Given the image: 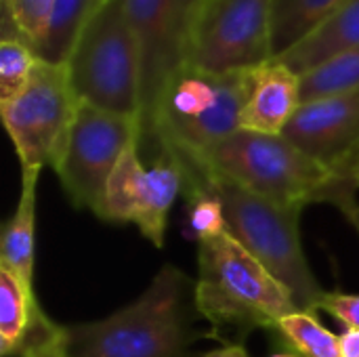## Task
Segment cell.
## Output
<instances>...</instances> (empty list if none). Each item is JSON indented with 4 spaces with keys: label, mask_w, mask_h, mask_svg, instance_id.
Returning <instances> with one entry per match:
<instances>
[{
    "label": "cell",
    "mask_w": 359,
    "mask_h": 357,
    "mask_svg": "<svg viewBox=\"0 0 359 357\" xmlns=\"http://www.w3.org/2000/svg\"><path fill=\"white\" fill-rule=\"evenodd\" d=\"M55 0H0L2 38H19L32 48L40 42Z\"/></svg>",
    "instance_id": "7402d4cb"
},
{
    "label": "cell",
    "mask_w": 359,
    "mask_h": 357,
    "mask_svg": "<svg viewBox=\"0 0 359 357\" xmlns=\"http://www.w3.org/2000/svg\"><path fill=\"white\" fill-rule=\"evenodd\" d=\"M208 175L225 179L250 194L282 206L305 208L322 202L334 173L311 160L284 135H265L240 128L208 149L185 156Z\"/></svg>",
    "instance_id": "277c9868"
},
{
    "label": "cell",
    "mask_w": 359,
    "mask_h": 357,
    "mask_svg": "<svg viewBox=\"0 0 359 357\" xmlns=\"http://www.w3.org/2000/svg\"><path fill=\"white\" fill-rule=\"evenodd\" d=\"M301 103V76L273 57L246 69V99L240 126L255 133L282 135Z\"/></svg>",
    "instance_id": "4fadbf2b"
},
{
    "label": "cell",
    "mask_w": 359,
    "mask_h": 357,
    "mask_svg": "<svg viewBox=\"0 0 359 357\" xmlns=\"http://www.w3.org/2000/svg\"><path fill=\"white\" fill-rule=\"evenodd\" d=\"M172 158L183 170V189L204 187L212 191L221 204L227 234L288 290L301 311L318 314L326 290H322L313 276L301 244L299 219L303 208L282 206L250 194L225 179L208 175L189 158Z\"/></svg>",
    "instance_id": "6da1fadb"
},
{
    "label": "cell",
    "mask_w": 359,
    "mask_h": 357,
    "mask_svg": "<svg viewBox=\"0 0 359 357\" xmlns=\"http://www.w3.org/2000/svg\"><path fill=\"white\" fill-rule=\"evenodd\" d=\"M347 0H273V53H288L318 32Z\"/></svg>",
    "instance_id": "e0dca14e"
},
{
    "label": "cell",
    "mask_w": 359,
    "mask_h": 357,
    "mask_svg": "<svg viewBox=\"0 0 359 357\" xmlns=\"http://www.w3.org/2000/svg\"><path fill=\"white\" fill-rule=\"evenodd\" d=\"M355 189L358 187L353 183L334 175L332 183L328 185V189L322 196V202L339 208L341 215L349 221V225L359 234V202L355 198Z\"/></svg>",
    "instance_id": "cb8c5ba5"
},
{
    "label": "cell",
    "mask_w": 359,
    "mask_h": 357,
    "mask_svg": "<svg viewBox=\"0 0 359 357\" xmlns=\"http://www.w3.org/2000/svg\"><path fill=\"white\" fill-rule=\"evenodd\" d=\"M105 0H55L34 53L40 61L65 65L80 34Z\"/></svg>",
    "instance_id": "2e32d148"
},
{
    "label": "cell",
    "mask_w": 359,
    "mask_h": 357,
    "mask_svg": "<svg viewBox=\"0 0 359 357\" xmlns=\"http://www.w3.org/2000/svg\"><path fill=\"white\" fill-rule=\"evenodd\" d=\"M40 170L42 168H21V196L0 238V267L13 271L29 286H34L36 187Z\"/></svg>",
    "instance_id": "5bb4252c"
},
{
    "label": "cell",
    "mask_w": 359,
    "mask_h": 357,
    "mask_svg": "<svg viewBox=\"0 0 359 357\" xmlns=\"http://www.w3.org/2000/svg\"><path fill=\"white\" fill-rule=\"evenodd\" d=\"M334 320H339L347 330H359V295H345V292H324L320 307Z\"/></svg>",
    "instance_id": "d4e9b609"
},
{
    "label": "cell",
    "mask_w": 359,
    "mask_h": 357,
    "mask_svg": "<svg viewBox=\"0 0 359 357\" xmlns=\"http://www.w3.org/2000/svg\"><path fill=\"white\" fill-rule=\"evenodd\" d=\"M246 69L210 74L183 65L164 86L145 139L160 151L196 156L240 130Z\"/></svg>",
    "instance_id": "5b68a950"
},
{
    "label": "cell",
    "mask_w": 359,
    "mask_h": 357,
    "mask_svg": "<svg viewBox=\"0 0 359 357\" xmlns=\"http://www.w3.org/2000/svg\"><path fill=\"white\" fill-rule=\"evenodd\" d=\"M359 90V46L343 50L301 76L303 101Z\"/></svg>",
    "instance_id": "d6986e66"
},
{
    "label": "cell",
    "mask_w": 359,
    "mask_h": 357,
    "mask_svg": "<svg viewBox=\"0 0 359 357\" xmlns=\"http://www.w3.org/2000/svg\"><path fill=\"white\" fill-rule=\"evenodd\" d=\"M204 357H250L248 351L242 347V345H227V347H221V349H215L210 353H206Z\"/></svg>",
    "instance_id": "83f0119b"
},
{
    "label": "cell",
    "mask_w": 359,
    "mask_h": 357,
    "mask_svg": "<svg viewBox=\"0 0 359 357\" xmlns=\"http://www.w3.org/2000/svg\"><path fill=\"white\" fill-rule=\"evenodd\" d=\"M65 67L80 103L139 118L141 55L124 0H105L97 8Z\"/></svg>",
    "instance_id": "8992f818"
},
{
    "label": "cell",
    "mask_w": 359,
    "mask_h": 357,
    "mask_svg": "<svg viewBox=\"0 0 359 357\" xmlns=\"http://www.w3.org/2000/svg\"><path fill=\"white\" fill-rule=\"evenodd\" d=\"M278 332L299 356L341 357L339 337L324 328L316 314L294 311L278 324Z\"/></svg>",
    "instance_id": "ffe728a7"
},
{
    "label": "cell",
    "mask_w": 359,
    "mask_h": 357,
    "mask_svg": "<svg viewBox=\"0 0 359 357\" xmlns=\"http://www.w3.org/2000/svg\"><path fill=\"white\" fill-rule=\"evenodd\" d=\"M38 61L27 42L19 38L0 40V103L13 99L27 86Z\"/></svg>",
    "instance_id": "603a6c76"
},
{
    "label": "cell",
    "mask_w": 359,
    "mask_h": 357,
    "mask_svg": "<svg viewBox=\"0 0 359 357\" xmlns=\"http://www.w3.org/2000/svg\"><path fill=\"white\" fill-rule=\"evenodd\" d=\"M337 177H341V179H347L349 183H353L355 187L359 189V147L358 151L334 173Z\"/></svg>",
    "instance_id": "4316f807"
},
{
    "label": "cell",
    "mask_w": 359,
    "mask_h": 357,
    "mask_svg": "<svg viewBox=\"0 0 359 357\" xmlns=\"http://www.w3.org/2000/svg\"><path fill=\"white\" fill-rule=\"evenodd\" d=\"M271 357H303V356H299L297 351H290V353H286V351H284V353H278V356H271Z\"/></svg>",
    "instance_id": "f1b7e54d"
},
{
    "label": "cell",
    "mask_w": 359,
    "mask_h": 357,
    "mask_svg": "<svg viewBox=\"0 0 359 357\" xmlns=\"http://www.w3.org/2000/svg\"><path fill=\"white\" fill-rule=\"evenodd\" d=\"M194 286L179 267L164 265L130 305L103 320L67 326L69 357H187Z\"/></svg>",
    "instance_id": "7a4b0ae2"
},
{
    "label": "cell",
    "mask_w": 359,
    "mask_h": 357,
    "mask_svg": "<svg viewBox=\"0 0 359 357\" xmlns=\"http://www.w3.org/2000/svg\"><path fill=\"white\" fill-rule=\"evenodd\" d=\"M273 57V0H198L187 65L233 74Z\"/></svg>",
    "instance_id": "ba28073f"
},
{
    "label": "cell",
    "mask_w": 359,
    "mask_h": 357,
    "mask_svg": "<svg viewBox=\"0 0 359 357\" xmlns=\"http://www.w3.org/2000/svg\"><path fill=\"white\" fill-rule=\"evenodd\" d=\"M282 135L337 173L359 147V90L303 101Z\"/></svg>",
    "instance_id": "7c38bea8"
},
{
    "label": "cell",
    "mask_w": 359,
    "mask_h": 357,
    "mask_svg": "<svg viewBox=\"0 0 359 357\" xmlns=\"http://www.w3.org/2000/svg\"><path fill=\"white\" fill-rule=\"evenodd\" d=\"M36 307L38 299L34 286L0 267V353L23 335Z\"/></svg>",
    "instance_id": "ac0fdd59"
},
{
    "label": "cell",
    "mask_w": 359,
    "mask_h": 357,
    "mask_svg": "<svg viewBox=\"0 0 359 357\" xmlns=\"http://www.w3.org/2000/svg\"><path fill=\"white\" fill-rule=\"evenodd\" d=\"M2 357H69L67 326L53 322L38 305L23 335L0 353Z\"/></svg>",
    "instance_id": "44dd1931"
},
{
    "label": "cell",
    "mask_w": 359,
    "mask_h": 357,
    "mask_svg": "<svg viewBox=\"0 0 359 357\" xmlns=\"http://www.w3.org/2000/svg\"><path fill=\"white\" fill-rule=\"evenodd\" d=\"M78 105L67 67L38 61L27 86L0 103L2 122L21 168H55L65 149Z\"/></svg>",
    "instance_id": "9c48e42d"
},
{
    "label": "cell",
    "mask_w": 359,
    "mask_h": 357,
    "mask_svg": "<svg viewBox=\"0 0 359 357\" xmlns=\"http://www.w3.org/2000/svg\"><path fill=\"white\" fill-rule=\"evenodd\" d=\"M341 357H359V330L349 328L341 337Z\"/></svg>",
    "instance_id": "484cf974"
},
{
    "label": "cell",
    "mask_w": 359,
    "mask_h": 357,
    "mask_svg": "<svg viewBox=\"0 0 359 357\" xmlns=\"http://www.w3.org/2000/svg\"><path fill=\"white\" fill-rule=\"evenodd\" d=\"M198 314L215 328H271L301 311L288 290L227 229L206 236L198 248Z\"/></svg>",
    "instance_id": "3957f363"
},
{
    "label": "cell",
    "mask_w": 359,
    "mask_h": 357,
    "mask_svg": "<svg viewBox=\"0 0 359 357\" xmlns=\"http://www.w3.org/2000/svg\"><path fill=\"white\" fill-rule=\"evenodd\" d=\"M183 187V170L170 154L160 151L147 168L139 158V145H133L111 175L103 221L133 223L143 238L162 248L170 208Z\"/></svg>",
    "instance_id": "8fae6325"
},
{
    "label": "cell",
    "mask_w": 359,
    "mask_h": 357,
    "mask_svg": "<svg viewBox=\"0 0 359 357\" xmlns=\"http://www.w3.org/2000/svg\"><path fill=\"white\" fill-rule=\"evenodd\" d=\"M141 145L139 118L80 103L55 173L69 202L105 219L107 187L122 156Z\"/></svg>",
    "instance_id": "52a82bcc"
},
{
    "label": "cell",
    "mask_w": 359,
    "mask_h": 357,
    "mask_svg": "<svg viewBox=\"0 0 359 357\" xmlns=\"http://www.w3.org/2000/svg\"><path fill=\"white\" fill-rule=\"evenodd\" d=\"M198 0H124L141 55V143L145 141L166 82L187 63Z\"/></svg>",
    "instance_id": "30bf717a"
},
{
    "label": "cell",
    "mask_w": 359,
    "mask_h": 357,
    "mask_svg": "<svg viewBox=\"0 0 359 357\" xmlns=\"http://www.w3.org/2000/svg\"><path fill=\"white\" fill-rule=\"evenodd\" d=\"M355 46H359V0H347L318 32L276 59L303 76L326 59Z\"/></svg>",
    "instance_id": "9a60e30c"
}]
</instances>
